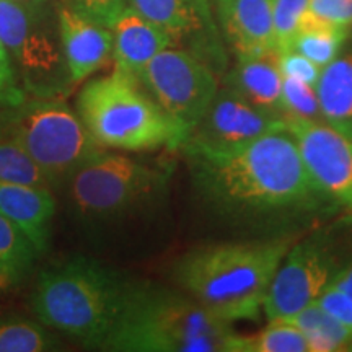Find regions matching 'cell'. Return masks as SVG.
Returning <instances> with one entry per match:
<instances>
[{"instance_id": "cell-9", "label": "cell", "mask_w": 352, "mask_h": 352, "mask_svg": "<svg viewBox=\"0 0 352 352\" xmlns=\"http://www.w3.org/2000/svg\"><path fill=\"white\" fill-rule=\"evenodd\" d=\"M138 80L188 138L219 91V80L204 60L182 50L157 54L140 70Z\"/></svg>"}, {"instance_id": "cell-16", "label": "cell", "mask_w": 352, "mask_h": 352, "mask_svg": "<svg viewBox=\"0 0 352 352\" xmlns=\"http://www.w3.org/2000/svg\"><path fill=\"white\" fill-rule=\"evenodd\" d=\"M114 69L138 77L139 72L162 51L173 47L176 41L168 33L126 7L111 28Z\"/></svg>"}, {"instance_id": "cell-29", "label": "cell", "mask_w": 352, "mask_h": 352, "mask_svg": "<svg viewBox=\"0 0 352 352\" xmlns=\"http://www.w3.org/2000/svg\"><path fill=\"white\" fill-rule=\"evenodd\" d=\"M26 98L28 95L21 87L10 56L0 39V114L7 109L19 107Z\"/></svg>"}, {"instance_id": "cell-30", "label": "cell", "mask_w": 352, "mask_h": 352, "mask_svg": "<svg viewBox=\"0 0 352 352\" xmlns=\"http://www.w3.org/2000/svg\"><path fill=\"white\" fill-rule=\"evenodd\" d=\"M65 6L82 13L87 19L111 28L118 15L127 7L126 0H67Z\"/></svg>"}, {"instance_id": "cell-22", "label": "cell", "mask_w": 352, "mask_h": 352, "mask_svg": "<svg viewBox=\"0 0 352 352\" xmlns=\"http://www.w3.org/2000/svg\"><path fill=\"white\" fill-rule=\"evenodd\" d=\"M226 352H310L303 334L284 321H267L256 334H236L227 338Z\"/></svg>"}, {"instance_id": "cell-23", "label": "cell", "mask_w": 352, "mask_h": 352, "mask_svg": "<svg viewBox=\"0 0 352 352\" xmlns=\"http://www.w3.org/2000/svg\"><path fill=\"white\" fill-rule=\"evenodd\" d=\"M60 349L59 338L41 321L21 316L0 320V352H50Z\"/></svg>"}, {"instance_id": "cell-10", "label": "cell", "mask_w": 352, "mask_h": 352, "mask_svg": "<svg viewBox=\"0 0 352 352\" xmlns=\"http://www.w3.org/2000/svg\"><path fill=\"white\" fill-rule=\"evenodd\" d=\"M341 267L331 241L320 233L290 245L264 298L266 320H284L318 300Z\"/></svg>"}, {"instance_id": "cell-18", "label": "cell", "mask_w": 352, "mask_h": 352, "mask_svg": "<svg viewBox=\"0 0 352 352\" xmlns=\"http://www.w3.org/2000/svg\"><path fill=\"white\" fill-rule=\"evenodd\" d=\"M315 90L324 124L352 139V54L321 69Z\"/></svg>"}, {"instance_id": "cell-17", "label": "cell", "mask_w": 352, "mask_h": 352, "mask_svg": "<svg viewBox=\"0 0 352 352\" xmlns=\"http://www.w3.org/2000/svg\"><path fill=\"white\" fill-rule=\"evenodd\" d=\"M277 54L239 57V64L227 77V85L263 111L283 116V74Z\"/></svg>"}, {"instance_id": "cell-1", "label": "cell", "mask_w": 352, "mask_h": 352, "mask_svg": "<svg viewBox=\"0 0 352 352\" xmlns=\"http://www.w3.org/2000/svg\"><path fill=\"white\" fill-rule=\"evenodd\" d=\"M182 151L196 195L230 222L277 226L338 210L311 182L285 127L235 147L184 142Z\"/></svg>"}, {"instance_id": "cell-25", "label": "cell", "mask_w": 352, "mask_h": 352, "mask_svg": "<svg viewBox=\"0 0 352 352\" xmlns=\"http://www.w3.org/2000/svg\"><path fill=\"white\" fill-rule=\"evenodd\" d=\"M0 183L51 188L50 179L36 162L8 139H0Z\"/></svg>"}, {"instance_id": "cell-34", "label": "cell", "mask_w": 352, "mask_h": 352, "mask_svg": "<svg viewBox=\"0 0 352 352\" xmlns=\"http://www.w3.org/2000/svg\"><path fill=\"white\" fill-rule=\"evenodd\" d=\"M351 30H352V25H351Z\"/></svg>"}, {"instance_id": "cell-33", "label": "cell", "mask_w": 352, "mask_h": 352, "mask_svg": "<svg viewBox=\"0 0 352 352\" xmlns=\"http://www.w3.org/2000/svg\"><path fill=\"white\" fill-rule=\"evenodd\" d=\"M329 285L334 289H338L340 292H342L346 297H349L352 300V259L349 264H346V266L341 267V271L338 272L336 277L333 279V283Z\"/></svg>"}, {"instance_id": "cell-13", "label": "cell", "mask_w": 352, "mask_h": 352, "mask_svg": "<svg viewBox=\"0 0 352 352\" xmlns=\"http://www.w3.org/2000/svg\"><path fill=\"white\" fill-rule=\"evenodd\" d=\"M57 25L70 80L80 85L113 57V33L69 6L57 8Z\"/></svg>"}, {"instance_id": "cell-8", "label": "cell", "mask_w": 352, "mask_h": 352, "mask_svg": "<svg viewBox=\"0 0 352 352\" xmlns=\"http://www.w3.org/2000/svg\"><path fill=\"white\" fill-rule=\"evenodd\" d=\"M44 0H0V39L19 80L33 98H65L72 91L57 25Z\"/></svg>"}, {"instance_id": "cell-26", "label": "cell", "mask_w": 352, "mask_h": 352, "mask_svg": "<svg viewBox=\"0 0 352 352\" xmlns=\"http://www.w3.org/2000/svg\"><path fill=\"white\" fill-rule=\"evenodd\" d=\"M310 0H274L272 20H274V39L277 52L289 51L300 32Z\"/></svg>"}, {"instance_id": "cell-12", "label": "cell", "mask_w": 352, "mask_h": 352, "mask_svg": "<svg viewBox=\"0 0 352 352\" xmlns=\"http://www.w3.org/2000/svg\"><path fill=\"white\" fill-rule=\"evenodd\" d=\"M284 129V118L263 111L232 88H219L202 120L191 131L186 142L214 148L235 147Z\"/></svg>"}, {"instance_id": "cell-28", "label": "cell", "mask_w": 352, "mask_h": 352, "mask_svg": "<svg viewBox=\"0 0 352 352\" xmlns=\"http://www.w3.org/2000/svg\"><path fill=\"white\" fill-rule=\"evenodd\" d=\"M303 21L351 30L352 0H310Z\"/></svg>"}, {"instance_id": "cell-2", "label": "cell", "mask_w": 352, "mask_h": 352, "mask_svg": "<svg viewBox=\"0 0 352 352\" xmlns=\"http://www.w3.org/2000/svg\"><path fill=\"white\" fill-rule=\"evenodd\" d=\"M138 284L100 259L74 256L39 274L32 308L52 331L103 351Z\"/></svg>"}, {"instance_id": "cell-11", "label": "cell", "mask_w": 352, "mask_h": 352, "mask_svg": "<svg viewBox=\"0 0 352 352\" xmlns=\"http://www.w3.org/2000/svg\"><path fill=\"white\" fill-rule=\"evenodd\" d=\"M303 165L316 188L338 209L352 212V139L324 122L285 116Z\"/></svg>"}, {"instance_id": "cell-5", "label": "cell", "mask_w": 352, "mask_h": 352, "mask_svg": "<svg viewBox=\"0 0 352 352\" xmlns=\"http://www.w3.org/2000/svg\"><path fill=\"white\" fill-rule=\"evenodd\" d=\"M232 323L196 298L139 280L103 351L226 352Z\"/></svg>"}, {"instance_id": "cell-31", "label": "cell", "mask_w": 352, "mask_h": 352, "mask_svg": "<svg viewBox=\"0 0 352 352\" xmlns=\"http://www.w3.org/2000/svg\"><path fill=\"white\" fill-rule=\"evenodd\" d=\"M277 63H279V69L283 77L296 78L308 85L315 87L318 82L321 69L305 56H302L297 51H284L277 54Z\"/></svg>"}, {"instance_id": "cell-19", "label": "cell", "mask_w": 352, "mask_h": 352, "mask_svg": "<svg viewBox=\"0 0 352 352\" xmlns=\"http://www.w3.org/2000/svg\"><path fill=\"white\" fill-rule=\"evenodd\" d=\"M126 3L176 43L204 26L206 0H126Z\"/></svg>"}, {"instance_id": "cell-32", "label": "cell", "mask_w": 352, "mask_h": 352, "mask_svg": "<svg viewBox=\"0 0 352 352\" xmlns=\"http://www.w3.org/2000/svg\"><path fill=\"white\" fill-rule=\"evenodd\" d=\"M316 303L327 310L329 315L334 316L338 321H341L342 324H346L347 328L352 329V300L349 297H346L344 294L340 292L338 289L329 287L321 294Z\"/></svg>"}, {"instance_id": "cell-20", "label": "cell", "mask_w": 352, "mask_h": 352, "mask_svg": "<svg viewBox=\"0 0 352 352\" xmlns=\"http://www.w3.org/2000/svg\"><path fill=\"white\" fill-rule=\"evenodd\" d=\"M279 321L296 327L307 340L310 352L352 351V329L329 315L316 302Z\"/></svg>"}, {"instance_id": "cell-7", "label": "cell", "mask_w": 352, "mask_h": 352, "mask_svg": "<svg viewBox=\"0 0 352 352\" xmlns=\"http://www.w3.org/2000/svg\"><path fill=\"white\" fill-rule=\"evenodd\" d=\"M0 139L20 145L44 171L54 191L64 189L88 158L104 151L64 98L28 96L19 107L3 111Z\"/></svg>"}, {"instance_id": "cell-15", "label": "cell", "mask_w": 352, "mask_h": 352, "mask_svg": "<svg viewBox=\"0 0 352 352\" xmlns=\"http://www.w3.org/2000/svg\"><path fill=\"white\" fill-rule=\"evenodd\" d=\"M56 210L51 188L0 183V212L28 236L38 254L50 248Z\"/></svg>"}, {"instance_id": "cell-21", "label": "cell", "mask_w": 352, "mask_h": 352, "mask_svg": "<svg viewBox=\"0 0 352 352\" xmlns=\"http://www.w3.org/2000/svg\"><path fill=\"white\" fill-rule=\"evenodd\" d=\"M38 256L28 236L0 212V292L23 284L32 274Z\"/></svg>"}, {"instance_id": "cell-3", "label": "cell", "mask_w": 352, "mask_h": 352, "mask_svg": "<svg viewBox=\"0 0 352 352\" xmlns=\"http://www.w3.org/2000/svg\"><path fill=\"white\" fill-rule=\"evenodd\" d=\"M290 240L219 243L195 248L176 263V283L219 318L258 320Z\"/></svg>"}, {"instance_id": "cell-27", "label": "cell", "mask_w": 352, "mask_h": 352, "mask_svg": "<svg viewBox=\"0 0 352 352\" xmlns=\"http://www.w3.org/2000/svg\"><path fill=\"white\" fill-rule=\"evenodd\" d=\"M280 103H283L284 118L294 116L323 122L320 111L318 95H316L315 87L308 85V83L296 80V78L284 77Z\"/></svg>"}, {"instance_id": "cell-14", "label": "cell", "mask_w": 352, "mask_h": 352, "mask_svg": "<svg viewBox=\"0 0 352 352\" xmlns=\"http://www.w3.org/2000/svg\"><path fill=\"white\" fill-rule=\"evenodd\" d=\"M274 0H217L222 30L239 57L274 54Z\"/></svg>"}, {"instance_id": "cell-6", "label": "cell", "mask_w": 352, "mask_h": 352, "mask_svg": "<svg viewBox=\"0 0 352 352\" xmlns=\"http://www.w3.org/2000/svg\"><path fill=\"white\" fill-rule=\"evenodd\" d=\"M77 114L104 151H175L188 139V132L158 107L138 77L120 69L83 85Z\"/></svg>"}, {"instance_id": "cell-4", "label": "cell", "mask_w": 352, "mask_h": 352, "mask_svg": "<svg viewBox=\"0 0 352 352\" xmlns=\"http://www.w3.org/2000/svg\"><path fill=\"white\" fill-rule=\"evenodd\" d=\"M166 182L164 170L100 151L72 175L64 191L78 230L88 243L104 248L122 228L155 208Z\"/></svg>"}, {"instance_id": "cell-24", "label": "cell", "mask_w": 352, "mask_h": 352, "mask_svg": "<svg viewBox=\"0 0 352 352\" xmlns=\"http://www.w3.org/2000/svg\"><path fill=\"white\" fill-rule=\"evenodd\" d=\"M349 30L338 28L314 21H303L300 32L294 39L290 50L300 52L320 69L327 67L340 54V50L347 38ZM289 50V51H290Z\"/></svg>"}]
</instances>
